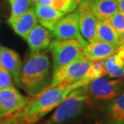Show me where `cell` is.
Masks as SVG:
<instances>
[{"instance_id": "obj_1", "label": "cell", "mask_w": 124, "mask_h": 124, "mask_svg": "<svg viewBox=\"0 0 124 124\" xmlns=\"http://www.w3.org/2000/svg\"><path fill=\"white\" fill-rule=\"evenodd\" d=\"M90 82L87 79L74 83L64 82L48 88L38 96L32 98L25 106L16 113L5 117L12 124H36L47 114L56 108L72 91Z\"/></svg>"}, {"instance_id": "obj_2", "label": "cell", "mask_w": 124, "mask_h": 124, "mask_svg": "<svg viewBox=\"0 0 124 124\" xmlns=\"http://www.w3.org/2000/svg\"><path fill=\"white\" fill-rule=\"evenodd\" d=\"M50 67L49 56L46 52L31 51L22 65L17 85L31 98L38 96L51 84Z\"/></svg>"}, {"instance_id": "obj_3", "label": "cell", "mask_w": 124, "mask_h": 124, "mask_svg": "<svg viewBox=\"0 0 124 124\" xmlns=\"http://www.w3.org/2000/svg\"><path fill=\"white\" fill-rule=\"evenodd\" d=\"M90 103L86 85L81 86L69 94L43 124H64L78 116Z\"/></svg>"}, {"instance_id": "obj_4", "label": "cell", "mask_w": 124, "mask_h": 124, "mask_svg": "<svg viewBox=\"0 0 124 124\" xmlns=\"http://www.w3.org/2000/svg\"><path fill=\"white\" fill-rule=\"evenodd\" d=\"M84 44L77 39H54L48 46L53 56V71L73 61L85 57Z\"/></svg>"}, {"instance_id": "obj_5", "label": "cell", "mask_w": 124, "mask_h": 124, "mask_svg": "<svg viewBox=\"0 0 124 124\" xmlns=\"http://www.w3.org/2000/svg\"><path fill=\"white\" fill-rule=\"evenodd\" d=\"M123 81L122 79H109L101 77L91 80L86 85L90 98L96 101H112L119 95Z\"/></svg>"}, {"instance_id": "obj_6", "label": "cell", "mask_w": 124, "mask_h": 124, "mask_svg": "<svg viewBox=\"0 0 124 124\" xmlns=\"http://www.w3.org/2000/svg\"><path fill=\"white\" fill-rule=\"evenodd\" d=\"M91 64L92 61L84 57L53 71L51 84L48 88L64 82L74 83L84 80L86 78Z\"/></svg>"}, {"instance_id": "obj_7", "label": "cell", "mask_w": 124, "mask_h": 124, "mask_svg": "<svg viewBox=\"0 0 124 124\" xmlns=\"http://www.w3.org/2000/svg\"><path fill=\"white\" fill-rule=\"evenodd\" d=\"M52 36L56 39H77L84 45L87 44L81 36L78 25V15L73 11L64 16L51 31Z\"/></svg>"}, {"instance_id": "obj_8", "label": "cell", "mask_w": 124, "mask_h": 124, "mask_svg": "<svg viewBox=\"0 0 124 124\" xmlns=\"http://www.w3.org/2000/svg\"><path fill=\"white\" fill-rule=\"evenodd\" d=\"M77 8L78 25L81 36L88 43L95 42L98 19L91 9L90 1L81 0Z\"/></svg>"}, {"instance_id": "obj_9", "label": "cell", "mask_w": 124, "mask_h": 124, "mask_svg": "<svg viewBox=\"0 0 124 124\" xmlns=\"http://www.w3.org/2000/svg\"><path fill=\"white\" fill-rule=\"evenodd\" d=\"M30 99L24 97L15 87L0 89V114L8 117L25 106Z\"/></svg>"}, {"instance_id": "obj_10", "label": "cell", "mask_w": 124, "mask_h": 124, "mask_svg": "<svg viewBox=\"0 0 124 124\" xmlns=\"http://www.w3.org/2000/svg\"><path fill=\"white\" fill-rule=\"evenodd\" d=\"M22 62L16 52L10 48L2 47V53L0 56V67L7 70L13 78L16 84L19 82Z\"/></svg>"}, {"instance_id": "obj_11", "label": "cell", "mask_w": 124, "mask_h": 124, "mask_svg": "<svg viewBox=\"0 0 124 124\" xmlns=\"http://www.w3.org/2000/svg\"><path fill=\"white\" fill-rule=\"evenodd\" d=\"M35 12L37 20L41 26L44 27L48 31H52L56 23L65 16V13L55 9L53 7L47 5L35 4Z\"/></svg>"}, {"instance_id": "obj_12", "label": "cell", "mask_w": 124, "mask_h": 124, "mask_svg": "<svg viewBox=\"0 0 124 124\" xmlns=\"http://www.w3.org/2000/svg\"><path fill=\"white\" fill-rule=\"evenodd\" d=\"M25 39L31 51H43L48 48L52 41V34L40 24H37L29 32Z\"/></svg>"}, {"instance_id": "obj_13", "label": "cell", "mask_w": 124, "mask_h": 124, "mask_svg": "<svg viewBox=\"0 0 124 124\" xmlns=\"http://www.w3.org/2000/svg\"><path fill=\"white\" fill-rule=\"evenodd\" d=\"M118 47L111 44L95 41L88 43L84 46V55L90 61L106 60L109 56L115 54Z\"/></svg>"}, {"instance_id": "obj_14", "label": "cell", "mask_w": 124, "mask_h": 124, "mask_svg": "<svg viewBox=\"0 0 124 124\" xmlns=\"http://www.w3.org/2000/svg\"><path fill=\"white\" fill-rule=\"evenodd\" d=\"M98 124H124V92L112 100Z\"/></svg>"}, {"instance_id": "obj_15", "label": "cell", "mask_w": 124, "mask_h": 124, "mask_svg": "<svg viewBox=\"0 0 124 124\" xmlns=\"http://www.w3.org/2000/svg\"><path fill=\"white\" fill-rule=\"evenodd\" d=\"M38 23L35 9L31 7L28 11L17 18L16 20L11 22V26L16 34L25 39L32 29L36 27Z\"/></svg>"}, {"instance_id": "obj_16", "label": "cell", "mask_w": 124, "mask_h": 124, "mask_svg": "<svg viewBox=\"0 0 124 124\" xmlns=\"http://www.w3.org/2000/svg\"><path fill=\"white\" fill-rule=\"evenodd\" d=\"M96 41L118 47L123 44L120 36L107 20H98L96 30Z\"/></svg>"}, {"instance_id": "obj_17", "label": "cell", "mask_w": 124, "mask_h": 124, "mask_svg": "<svg viewBox=\"0 0 124 124\" xmlns=\"http://www.w3.org/2000/svg\"><path fill=\"white\" fill-rule=\"evenodd\" d=\"M90 6L98 20H108L118 11L115 0H94L90 1Z\"/></svg>"}, {"instance_id": "obj_18", "label": "cell", "mask_w": 124, "mask_h": 124, "mask_svg": "<svg viewBox=\"0 0 124 124\" xmlns=\"http://www.w3.org/2000/svg\"><path fill=\"white\" fill-rule=\"evenodd\" d=\"M105 75L111 79H121L124 77V62L117 53H115L104 61Z\"/></svg>"}, {"instance_id": "obj_19", "label": "cell", "mask_w": 124, "mask_h": 124, "mask_svg": "<svg viewBox=\"0 0 124 124\" xmlns=\"http://www.w3.org/2000/svg\"><path fill=\"white\" fill-rule=\"evenodd\" d=\"M32 2V0H10L11 13L8 19V23H11L28 11L31 8Z\"/></svg>"}, {"instance_id": "obj_20", "label": "cell", "mask_w": 124, "mask_h": 124, "mask_svg": "<svg viewBox=\"0 0 124 124\" xmlns=\"http://www.w3.org/2000/svg\"><path fill=\"white\" fill-rule=\"evenodd\" d=\"M104 61L105 60L92 61V64L89 69L85 79L90 81L93 79L101 78V77H103V75H105Z\"/></svg>"}, {"instance_id": "obj_21", "label": "cell", "mask_w": 124, "mask_h": 124, "mask_svg": "<svg viewBox=\"0 0 124 124\" xmlns=\"http://www.w3.org/2000/svg\"><path fill=\"white\" fill-rule=\"evenodd\" d=\"M113 28L120 36L123 44L124 43V15L120 11H117L112 17L107 20Z\"/></svg>"}, {"instance_id": "obj_22", "label": "cell", "mask_w": 124, "mask_h": 124, "mask_svg": "<svg viewBox=\"0 0 124 124\" xmlns=\"http://www.w3.org/2000/svg\"><path fill=\"white\" fill-rule=\"evenodd\" d=\"M35 4L47 5L54 7L55 9L61 11L64 13H70L69 5L67 0H32Z\"/></svg>"}, {"instance_id": "obj_23", "label": "cell", "mask_w": 124, "mask_h": 124, "mask_svg": "<svg viewBox=\"0 0 124 124\" xmlns=\"http://www.w3.org/2000/svg\"><path fill=\"white\" fill-rule=\"evenodd\" d=\"M11 78L8 72L0 67V89L14 87Z\"/></svg>"}, {"instance_id": "obj_24", "label": "cell", "mask_w": 124, "mask_h": 124, "mask_svg": "<svg viewBox=\"0 0 124 124\" xmlns=\"http://www.w3.org/2000/svg\"><path fill=\"white\" fill-rule=\"evenodd\" d=\"M67 1L69 2L70 12H73L78 7V5L81 2V0H67Z\"/></svg>"}, {"instance_id": "obj_25", "label": "cell", "mask_w": 124, "mask_h": 124, "mask_svg": "<svg viewBox=\"0 0 124 124\" xmlns=\"http://www.w3.org/2000/svg\"><path fill=\"white\" fill-rule=\"evenodd\" d=\"M116 53H117L118 55V56L121 58V60L124 62V43L118 47L117 51H116Z\"/></svg>"}, {"instance_id": "obj_26", "label": "cell", "mask_w": 124, "mask_h": 124, "mask_svg": "<svg viewBox=\"0 0 124 124\" xmlns=\"http://www.w3.org/2000/svg\"><path fill=\"white\" fill-rule=\"evenodd\" d=\"M118 5V11L124 15V0H115Z\"/></svg>"}, {"instance_id": "obj_27", "label": "cell", "mask_w": 124, "mask_h": 124, "mask_svg": "<svg viewBox=\"0 0 124 124\" xmlns=\"http://www.w3.org/2000/svg\"><path fill=\"white\" fill-rule=\"evenodd\" d=\"M0 124H12L11 123H10L8 120L6 119L5 118H2L0 119Z\"/></svg>"}, {"instance_id": "obj_28", "label": "cell", "mask_w": 124, "mask_h": 124, "mask_svg": "<svg viewBox=\"0 0 124 124\" xmlns=\"http://www.w3.org/2000/svg\"><path fill=\"white\" fill-rule=\"evenodd\" d=\"M1 53H2V47L0 46V56H1Z\"/></svg>"}, {"instance_id": "obj_29", "label": "cell", "mask_w": 124, "mask_h": 124, "mask_svg": "<svg viewBox=\"0 0 124 124\" xmlns=\"http://www.w3.org/2000/svg\"><path fill=\"white\" fill-rule=\"evenodd\" d=\"M1 118H2V115H1V114H0V119H1Z\"/></svg>"}, {"instance_id": "obj_30", "label": "cell", "mask_w": 124, "mask_h": 124, "mask_svg": "<svg viewBox=\"0 0 124 124\" xmlns=\"http://www.w3.org/2000/svg\"><path fill=\"white\" fill-rule=\"evenodd\" d=\"M90 1H94V0H90Z\"/></svg>"}, {"instance_id": "obj_31", "label": "cell", "mask_w": 124, "mask_h": 124, "mask_svg": "<svg viewBox=\"0 0 124 124\" xmlns=\"http://www.w3.org/2000/svg\"><path fill=\"white\" fill-rule=\"evenodd\" d=\"M9 1H10V0H9Z\"/></svg>"}]
</instances>
